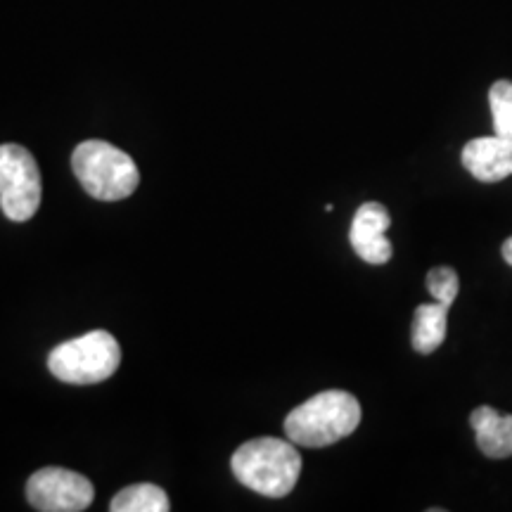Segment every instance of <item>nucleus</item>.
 <instances>
[{
  "instance_id": "obj_8",
  "label": "nucleus",
  "mask_w": 512,
  "mask_h": 512,
  "mask_svg": "<svg viewBox=\"0 0 512 512\" xmlns=\"http://www.w3.org/2000/svg\"><path fill=\"white\" fill-rule=\"evenodd\" d=\"M463 166L477 181L498 183L512 176V140L501 136L475 138L463 147Z\"/></svg>"
},
{
  "instance_id": "obj_6",
  "label": "nucleus",
  "mask_w": 512,
  "mask_h": 512,
  "mask_svg": "<svg viewBox=\"0 0 512 512\" xmlns=\"http://www.w3.org/2000/svg\"><path fill=\"white\" fill-rule=\"evenodd\" d=\"M31 508L41 512H81L93 503V484L79 472L64 467H43L27 482Z\"/></svg>"
},
{
  "instance_id": "obj_3",
  "label": "nucleus",
  "mask_w": 512,
  "mask_h": 512,
  "mask_svg": "<svg viewBox=\"0 0 512 512\" xmlns=\"http://www.w3.org/2000/svg\"><path fill=\"white\" fill-rule=\"evenodd\" d=\"M72 169L83 190L102 202L126 200L140 183L136 162L105 140H83L76 145Z\"/></svg>"
},
{
  "instance_id": "obj_7",
  "label": "nucleus",
  "mask_w": 512,
  "mask_h": 512,
  "mask_svg": "<svg viewBox=\"0 0 512 512\" xmlns=\"http://www.w3.org/2000/svg\"><path fill=\"white\" fill-rule=\"evenodd\" d=\"M392 226V216L384 204L380 202H366L358 207L354 214V223H351V247L361 256L366 264L382 266L392 259L394 247L387 240V230Z\"/></svg>"
},
{
  "instance_id": "obj_9",
  "label": "nucleus",
  "mask_w": 512,
  "mask_h": 512,
  "mask_svg": "<svg viewBox=\"0 0 512 512\" xmlns=\"http://www.w3.org/2000/svg\"><path fill=\"white\" fill-rule=\"evenodd\" d=\"M470 425L479 451L486 458L501 460L512 456V415H501L491 406H479L470 415Z\"/></svg>"
},
{
  "instance_id": "obj_14",
  "label": "nucleus",
  "mask_w": 512,
  "mask_h": 512,
  "mask_svg": "<svg viewBox=\"0 0 512 512\" xmlns=\"http://www.w3.org/2000/svg\"><path fill=\"white\" fill-rule=\"evenodd\" d=\"M503 259H505V264L512 266V238L503 242Z\"/></svg>"
},
{
  "instance_id": "obj_5",
  "label": "nucleus",
  "mask_w": 512,
  "mask_h": 512,
  "mask_svg": "<svg viewBox=\"0 0 512 512\" xmlns=\"http://www.w3.org/2000/svg\"><path fill=\"white\" fill-rule=\"evenodd\" d=\"M43 183L27 147L0 145V209L10 221H29L41 207Z\"/></svg>"
},
{
  "instance_id": "obj_4",
  "label": "nucleus",
  "mask_w": 512,
  "mask_h": 512,
  "mask_svg": "<svg viewBox=\"0 0 512 512\" xmlns=\"http://www.w3.org/2000/svg\"><path fill=\"white\" fill-rule=\"evenodd\" d=\"M121 363V347L110 332L93 330L86 335L57 344L48 356V368L60 382L100 384L117 373Z\"/></svg>"
},
{
  "instance_id": "obj_12",
  "label": "nucleus",
  "mask_w": 512,
  "mask_h": 512,
  "mask_svg": "<svg viewBox=\"0 0 512 512\" xmlns=\"http://www.w3.org/2000/svg\"><path fill=\"white\" fill-rule=\"evenodd\" d=\"M489 105L494 114V133L512 140V81L501 79L491 86Z\"/></svg>"
},
{
  "instance_id": "obj_1",
  "label": "nucleus",
  "mask_w": 512,
  "mask_h": 512,
  "mask_svg": "<svg viewBox=\"0 0 512 512\" xmlns=\"http://www.w3.org/2000/svg\"><path fill=\"white\" fill-rule=\"evenodd\" d=\"M361 425V403L354 394L328 389L311 396L285 418L287 439L297 446L323 448L347 439Z\"/></svg>"
},
{
  "instance_id": "obj_10",
  "label": "nucleus",
  "mask_w": 512,
  "mask_h": 512,
  "mask_svg": "<svg viewBox=\"0 0 512 512\" xmlns=\"http://www.w3.org/2000/svg\"><path fill=\"white\" fill-rule=\"evenodd\" d=\"M448 309L451 306L434 302V304H420L413 316V349L420 354H432L437 351L446 339V323H448Z\"/></svg>"
},
{
  "instance_id": "obj_13",
  "label": "nucleus",
  "mask_w": 512,
  "mask_h": 512,
  "mask_svg": "<svg viewBox=\"0 0 512 512\" xmlns=\"http://www.w3.org/2000/svg\"><path fill=\"white\" fill-rule=\"evenodd\" d=\"M458 273L448 266H437L427 273V290L434 297V302L451 306L458 297Z\"/></svg>"
},
{
  "instance_id": "obj_2",
  "label": "nucleus",
  "mask_w": 512,
  "mask_h": 512,
  "mask_svg": "<svg viewBox=\"0 0 512 512\" xmlns=\"http://www.w3.org/2000/svg\"><path fill=\"white\" fill-rule=\"evenodd\" d=\"M233 475L242 486L266 498H285L302 475V456L294 441L252 439L233 456Z\"/></svg>"
},
{
  "instance_id": "obj_11",
  "label": "nucleus",
  "mask_w": 512,
  "mask_h": 512,
  "mask_svg": "<svg viewBox=\"0 0 512 512\" xmlns=\"http://www.w3.org/2000/svg\"><path fill=\"white\" fill-rule=\"evenodd\" d=\"M112 512H169L171 503L162 486L133 484L121 489L110 503Z\"/></svg>"
}]
</instances>
